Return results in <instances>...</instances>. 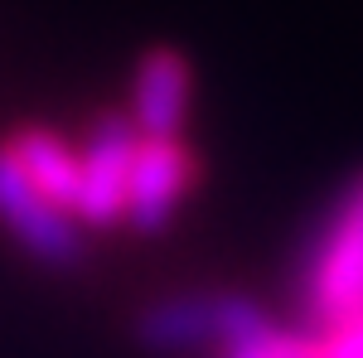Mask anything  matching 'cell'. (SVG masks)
<instances>
[{"label":"cell","mask_w":363,"mask_h":358,"mask_svg":"<svg viewBox=\"0 0 363 358\" xmlns=\"http://www.w3.org/2000/svg\"><path fill=\"white\" fill-rule=\"evenodd\" d=\"M320 358H363V315L320 334Z\"/></svg>","instance_id":"9"},{"label":"cell","mask_w":363,"mask_h":358,"mask_svg":"<svg viewBox=\"0 0 363 358\" xmlns=\"http://www.w3.org/2000/svg\"><path fill=\"white\" fill-rule=\"evenodd\" d=\"M189 63L179 49H145L131 78V126L136 136H179L189 116Z\"/></svg>","instance_id":"6"},{"label":"cell","mask_w":363,"mask_h":358,"mask_svg":"<svg viewBox=\"0 0 363 358\" xmlns=\"http://www.w3.org/2000/svg\"><path fill=\"white\" fill-rule=\"evenodd\" d=\"M0 223L15 233V242L44 262V267H78L83 262V233L78 218L54 208L44 194L25 179V169L15 165L10 145L0 140Z\"/></svg>","instance_id":"3"},{"label":"cell","mask_w":363,"mask_h":358,"mask_svg":"<svg viewBox=\"0 0 363 358\" xmlns=\"http://www.w3.org/2000/svg\"><path fill=\"white\" fill-rule=\"evenodd\" d=\"M194 179L199 165L179 136H140L136 155H131V174H126V213L121 218L145 237L160 233V228H169L179 198L194 189Z\"/></svg>","instance_id":"5"},{"label":"cell","mask_w":363,"mask_h":358,"mask_svg":"<svg viewBox=\"0 0 363 358\" xmlns=\"http://www.w3.org/2000/svg\"><path fill=\"white\" fill-rule=\"evenodd\" d=\"M15 165L25 169V179L44 194L54 208L73 213L78 208V150H68V140L49 126H20L5 140Z\"/></svg>","instance_id":"7"},{"label":"cell","mask_w":363,"mask_h":358,"mask_svg":"<svg viewBox=\"0 0 363 358\" xmlns=\"http://www.w3.org/2000/svg\"><path fill=\"white\" fill-rule=\"evenodd\" d=\"M223 358H320V334L267 325L262 334H252L242 344H228Z\"/></svg>","instance_id":"8"},{"label":"cell","mask_w":363,"mask_h":358,"mask_svg":"<svg viewBox=\"0 0 363 358\" xmlns=\"http://www.w3.org/2000/svg\"><path fill=\"white\" fill-rule=\"evenodd\" d=\"M136 126L121 111H102L87 126L83 155H78V208L73 218L87 228H112L126 213V174H131V155H136Z\"/></svg>","instance_id":"4"},{"label":"cell","mask_w":363,"mask_h":358,"mask_svg":"<svg viewBox=\"0 0 363 358\" xmlns=\"http://www.w3.org/2000/svg\"><path fill=\"white\" fill-rule=\"evenodd\" d=\"M301 315L310 330H335L363 315V174L339 194L335 213L301 262Z\"/></svg>","instance_id":"1"},{"label":"cell","mask_w":363,"mask_h":358,"mask_svg":"<svg viewBox=\"0 0 363 358\" xmlns=\"http://www.w3.org/2000/svg\"><path fill=\"white\" fill-rule=\"evenodd\" d=\"M272 325L262 315V305H252L247 296H165V301L145 305L136 315V344L150 354H179V349H199V344H242L252 334H262Z\"/></svg>","instance_id":"2"}]
</instances>
